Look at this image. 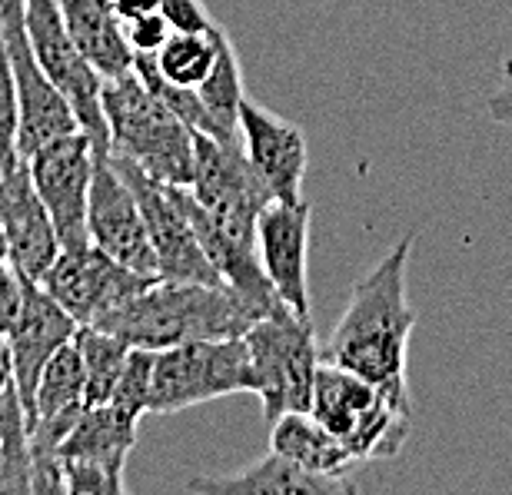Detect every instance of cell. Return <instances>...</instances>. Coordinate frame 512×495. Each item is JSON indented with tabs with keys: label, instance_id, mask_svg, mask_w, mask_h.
Listing matches in <instances>:
<instances>
[{
	"label": "cell",
	"instance_id": "obj_5",
	"mask_svg": "<svg viewBox=\"0 0 512 495\" xmlns=\"http://www.w3.org/2000/svg\"><path fill=\"white\" fill-rule=\"evenodd\" d=\"M237 393H253V366L243 336L153 349L147 416L183 412Z\"/></svg>",
	"mask_w": 512,
	"mask_h": 495
},
{
	"label": "cell",
	"instance_id": "obj_10",
	"mask_svg": "<svg viewBox=\"0 0 512 495\" xmlns=\"http://www.w3.org/2000/svg\"><path fill=\"white\" fill-rule=\"evenodd\" d=\"M34 180L37 197L44 200L50 220H54L60 246L90 243L87 236V203L90 183H94L97 153L84 130L44 143L37 153L24 160Z\"/></svg>",
	"mask_w": 512,
	"mask_h": 495
},
{
	"label": "cell",
	"instance_id": "obj_1",
	"mask_svg": "<svg viewBox=\"0 0 512 495\" xmlns=\"http://www.w3.org/2000/svg\"><path fill=\"white\" fill-rule=\"evenodd\" d=\"M413 233H403L389 253L360 283L353 286L340 323L333 326L320 356L350 373L370 379L389 399L409 402L406 389V353L416 329V309L406 296V270L413 256Z\"/></svg>",
	"mask_w": 512,
	"mask_h": 495
},
{
	"label": "cell",
	"instance_id": "obj_29",
	"mask_svg": "<svg viewBox=\"0 0 512 495\" xmlns=\"http://www.w3.org/2000/svg\"><path fill=\"white\" fill-rule=\"evenodd\" d=\"M20 306H24V276L7 260L0 263V333H10V326L20 316Z\"/></svg>",
	"mask_w": 512,
	"mask_h": 495
},
{
	"label": "cell",
	"instance_id": "obj_28",
	"mask_svg": "<svg viewBox=\"0 0 512 495\" xmlns=\"http://www.w3.org/2000/svg\"><path fill=\"white\" fill-rule=\"evenodd\" d=\"M124 34L133 54H157V50L167 44V37L173 34V24L163 10H153L147 17H137V20H130V24H124Z\"/></svg>",
	"mask_w": 512,
	"mask_h": 495
},
{
	"label": "cell",
	"instance_id": "obj_30",
	"mask_svg": "<svg viewBox=\"0 0 512 495\" xmlns=\"http://www.w3.org/2000/svg\"><path fill=\"white\" fill-rule=\"evenodd\" d=\"M160 10L170 17L173 30H207L217 24L203 0H160Z\"/></svg>",
	"mask_w": 512,
	"mask_h": 495
},
{
	"label": "cell",
	"instance_id": "obj_27",
	"mask_svg": "<svg viewBox=\"0 0 512 495\" xmlns=\"http://www.w3.org/2000/svg\"><path fill=\"white\" fill-rule=\"evenodd\" d=\"M17 163V87L14 74H10L4 37H0V173L14 170Z\"/></svg>",
	"mask_w": 512,
	"mask_h": 495
},
{
	"label": "cell",
	"instance_id": "obj_18",
	"mask_svg": "<svg viewBox=\"0 0 512 495\" xmlns=\"http://www.w3.org/2000/svg\"><path fill=\"white\" fill-rule=\"evenodd\" d=\"M70 40L80 47L97 74L110 80L133 70V50L127 44L114 0H57Z\"/></svg>",
	"mask_w": 512,
	"mask_h": 495
},
{
	"label": "cell",
	"instance_id": "obj_32",
	"mask_svg": "<svg viewBox=\"0 0 512 495\" xmlns=\"http://www.w3.org/2000/svg\"><path fill=\"white\" fill-rule=\"evenodd\" d=\"M114 10L120 17V24H130L137 17H147L153 10H160V0H114Z\"/></svg>",
	"mask_w": 512,
	"mask_h": 495
},
{
	"label": "cell",
	"instance_id": "obj_9",
	"mask_svg": "<svg viewBox=\"0 0 512 495\" xmlns=\"http://www.w3.org/2000/svg\"><path fill=\"white\" fill-rule=\"evenodd\" d=\"M0 37H4L10 74H14L17 87V153L20 160H27L44 143L80 130V123L30 50L20 0H0Z\"/></svg>",
	"mask_w": 512,
	"mask_h": 495
},
{
	"label": "cell",
	"instance_id": "obj_33",
	"mask_svg": "<svg viewBox=\"0 0 512 495\" xmlns=\"http://www.w3.org/2000/svg\"><path fill=\"white\" fill-rule=\"evenodd\" d=\"M0 263H7V236H4V226H0Z\"/></svg>",
	"mask_w": 512,
	"mask_h": 495
},
{
	"label": "cell",
	"instance_id": "obj_31",
	"mask_svg": "<svg viewBox=\"0 0 512 495\" xmlns=\"http://www.w3.org/2000/svg\"><path fill=\"white\" fill-rule=\"evenodd\" d=\"M486 113L499 127H512V57L503 60L499 84L493 87V94L486 97Z\"/></svg>",
	"mask_w": 512,
	"mask_h": 495
},
{
	"label": "cell",
	"instance_id": "obj_2",
	"mask_svg": "<svg viewBox=\"0 0 512 495\" xmlns=\"http://www.w3.org/2000/svg\"><path fill=\"white\" fill-rule=\"evenodd\" d=\"M263 313L230 286L153 280L147 290L110 309L94 326L124 339L127 346L167 349L200 339L243 336Z\"/></svg>",
	"mask_w": 512,
	"mask_h": 495
},
{
	"label": "cell",
	"instance_id": "obj_3",
	"mask_svg": "<svg viewBox=\"0 0 512 495\" xmlns=\"http://www.w3.org/2000/svg\"><path fill=\"white\" fill-rule=\"evenodd\" d=\"M104 117L110 130V157H124L147 177L190 187L197 167L193 130L137 77V70L104 80Z\"/></svg>",
	"mask_w": 512,
	"mask_h": 495
},
{
	"label": "cell",
	"instance_id": "obj_7",
	"mask_svg": "<svg viewBox=\"0 0 512 495\" xmlns=\"http://www.w3.org/2000/svg\"><path fill=\"white\" fill-rule=\"evenodd\" d=\"M24 4V30L34 50L37 64L54 80V87L64 94L70 110L77 113L80 130L94 143L97 160L110 157V130L104 117V77L97 67L80 54V47L70 40L64 17L57 10V0H20Z\"/></svg>",
	"mask_w": 512,
	"mask_h": 495
},
{
	"label": "cell",
	"instance_id": "obj_17",
	"mask_svg": "<svg viewBox=\"0 0 512 495\" xmlns=\"http://www.w3.org/2000/svg\"><path fill=\"white\" fill-rule=\"evenodd\" d=\"M190 492L200 495H343L356 486L346 476H320L280 452H266L250 466L223 476H200L187 482Z\"/></svg>",
	"mask_w": 512,
	"mask_h": 495
},
{
	"label": "cell",
	"instance_id": "obj_11",
	"mask_svg": "<svg viewBox=\"0 0 512 495\" xmlns=\"http://www.w3.org/2000/svg\"><path fill=\"white\" fill-rule=\"evenodd\" d=\"M153 276L133 273L110 260L94 243L60 246L57 260L40 276V286L77 319L80 326H94L110 309L127 303L130 296L147 290Z\"/></svg>",
	"mask_w": 512,
	"mask_h": 495
},
{
	"label": "cell",
	"instance_id": "obj_24",
	"mask_svg": "<svg viewBox=\"0 0 512 495\" xmlns=\"http://www.w3.org/2000/svg\"><path fill=\"white\" fill-rule=\"evenodd\" d=\"M84 406V359H80L77 343L70 339L47 359L34 393V422L37 416H57V412Z\"/></svg>",
	"mask_w": 512,
	"mask_h": 495
},
{
	"label": "cell",
	"instance_id": "obj_13",
	"mask_svg": "<svg viewBox=\"0 0 512 495\" xmlns=\"http://www.w3.org/2000/svg\"><path fill=\"white\" fill-rule=\"evenodd\" d=\"M310 203L270 200L256 220V253L273 293L296 316L310 319V280H306V246H310Z\"/></svg>",
	"mask_w": 512,
	"mask_h": 495
},
{
	"label": "cell",
	"instance_id": "obj_20",
	"mask_svg": "<svg viewBox=\"0 0 512 495\" xmlns=\"http://www.w3.org/2000/svg\"><path fill=\"white\" fill-rule=\"evenodd\" d=\"M270 426V449L293 459L296 466L320 472V476H346V469L353 466L343 442L330 436L310 412H283Z\"/></svg>",
	"mask_w": 512,
	"mask_h": 495
},
{
	"label": "cell",
	"instance_id": "obj_25",
	"mask_svg": "<svg viewBox=\"0 0 512 495\" xmlns=\"http://www.w3.org/2000/svg\"><path fill=\"white\" fill-rule=\"evenodd\" d=\"M0 492H34L30 489L27 412L17 386L0 393Z\"/></svg>",
	"mask_w": 512,
	"mask_h": 495
},
{
	"label": "cell",
	"instance_id": "obj_21",
	"mask_svg": "<svg viewBox=\"0 0 512 495\" xmlns=\"http://www.w3.org/2000/svg\"><path fill=\"white\" fill-rule=\"evenodd\" d=\"M197 97L213 120V133H217L213 140L223 143V147H243L240 103L247 94H243V70H240L237 47L230 44L227 34L220 40V54H217V64L210 70V77L197 87Z\"/></svg>",
	"mask_w": 512,
	"mask_h": 495
},
{
	"label": "cell",
	"instance_id": "obj_19",
	"mask_svg": "<svg viewBox=\"0 0 512 495\" xmlns=\"http://www.w3.org/2000/svg\"><path fill=\"white\" fill-rule=\"evenodd\" d=\"M383 399L386 393L380 386H373L370 379L323 359L320 369H316L310 416L320 422L330 436L340 439L346 449V442L356 436V429L363 426L366 416H370Z\"/></svg>",
	"mask_w": 512,
	"mask_h": 495
},
{
	"label": "cell",
	"instance_id": "obj_4",
	"mask_svg": "<svg viewBox=\"0 0 512 495\" xmlns=\"http://www.w3.org/2000/svg\"><path fill=\"white\" fill-rule=\"evenodd\" d=\"M243 343L250 349L253 393L263 402V416L273 422L283 412H310L316 369L323 363L313 319L283 306L256 319L243 333Z\"/></svg>",
	"mask_w": 512,
	"mask_h": 495
},
{
	"label": "cell",
	"instance_id": "obj_26",
	"mask_svg": "<svg viewBox=\"0 0 512 495\" xmlns=\"http://www.w3.org/2000/svg\"><path fill=\"white\" fill-rule=\"evenodd\" d=\"M150 383H153V349L130 346L124 373L117 379V389H114V396H110V402L124 406L127 412H137L143 419L150 409Z\"/></svg>",
	"mask_w": 512,
	"mask_h": 495
},
{
	"label": "cell",
	"instance_id": "obj_6",
	"mask_svg": "<svg viewBox=\"0 0 512 495\" xmlns=\"http://www.w3.org/2000/svg\"><path fill=\"white\" fill-rule=\"evenodd\" d=\"M120 177L130 183L133 197L140 203L143 223H147L153 253H157V276L173 283H213L220 286L223 276L203 250L197 226H193V193L190 187H170L147 177L137 163L124 157H110ZM227 286V283H223Z\"/></svg>",
	"mask_w": 512,
	"mask_h": 495
},
{
	"label": "cell",
	"instance_id": "obj_8",
	"mask_svg": "<svg viewBox=\"0 0 512 495\" xmlns=\"http://www.w3.org/2000/svg\"><path fill=\"white\" fill-rule=\"evenodd\" d=\"M140 416L117 402L84 406L60 446L67 495H120L127 492L124 466L137 442Z\"/></svg>",
	"mask_w": 512,
	"mask_h": 495
},
{
	"label": "cell",
	"instance_id": "obj_12",
	"mask_svg": "<svg viewBox=\"0 0 512 495\" xmlns=\"http://www.w3.org/2000/svg\"><path fill=\"white\" fill-rule=\"evenodd\" d=\"M87 236L110 260H117L133 273L160 280L157 253H153L140 203L110 157L97 160L94 167V183H90V203H87Z\"/></svg>",
	"mask_w": 512,
	"mask_h": 495
},
{
	"label": "cell",
	"instance_id": "obj_15",
	"mask_svg": "<svg viewBox=\"0 0 512 495\" xmlns=\"http://www.w3.org/2000/svg\"><path fill=\"white\" fill-rule=\"evenodd\" d=\"M77 326H80L77 319L70 316L44 286L24 276V306H20L17 323L10 326L7 343H10V359H14L17 396L24 402L27 422L34 416V393H37V383H40V373H44L47 359L74 339Z\"/></svg>",
	"mask_w": 512,
	"mask_h": 495
},
{
	"label": "cell",
	"instance_id": "obj_14",
	"mask_svg": "<svg viewBox=\"0 0 512 495\" xmlns=\"http://www.w3.org/2000/svg\"><path fill=\"white\" fill-rule=\"evenodd\" d=\"M240 143H243V157H247L253 173L260 177V183L273 200L283 203L303 200L310 147H306V137L296 123L276 117L273 110L243 97Z\"/></svg>",
	"mask_w": 512,
	"mask_h": 495
},
{
	"label": "cell",
	"instance_id": "obj_16",
	"mask_svg": "<svg viewBox=\"0 0 512 495\" xmlns=\"http://www.w3.org/2000/svg\"><path fill=\"white\" fill-rule=\"evenodd\" d=\"M0 226H4L7 236L10 266L27 280L40 283V276L57 260L60 240L44 200L37 197L24 160L14 170L0 173Z\"/></svg>",
	"mask_w": 512,
	"mask_h": 495
},
{
	"label": "cell",
	"instance_id": "obj_22",
	"mask_svg": "<svg viewBox=\"0 0 512 495\" xmlns=\"http://www.w3.org/2000/svg\"><path fill=\"white\" fill-rule=\"evenodd\" d=\"M220 24H213L207 30H173L153 57V67L157 74L173 87H190L197 90L203 80L210 77L213 64H217L220 54V40H223Z\"/></svg>",
	"mask_w": 512,
	"mask_h": 495
},
{
	"label": "cell",
	"instance_id": "obj_23",
	"mask_svg": "<svg viewBox=\"0 0 512 495\" xmlns=\"http://www.w3.org/2000/svg\"><path fill=\"white\" fill-rule=\"evenodd\" d=\"M74 343L84 359V406H104L124 373L130 346L100 326H77Z\"/></svg>",
	"mask_w": 512,
	"mask_h": 495
}]
</instances>
